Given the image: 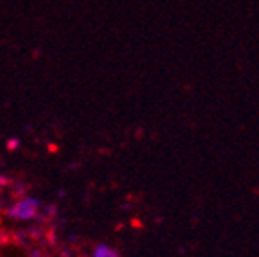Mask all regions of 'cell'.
I'll return each instance as SVG.
<instances>
[{"mask_svg": "<svg viewBox=\"0 0 259 257\" xmlns=\"http://www.w3.org/2000/svg\"><path fill=\"white\" fill-rule=\"evenodd\" d=\"M41 201L34 196H22L16 198L9 205L4 207V216L13 221H36L40 212Z\"/></svg>", "mask_w": 259, "mask_h": 257, "instance_id": "obj_1", "label": "cell"}, {"mask_svg": "<svg viewBox=\"0 0 259 257\" xmlns=\"http://www.w3.org/2000/svg\"><path fill=\"white\" fill-rule=\"evenodd\" d=\"M58 216V205L56 203H41L40 207V212H38L36 218V223L41 227L49 225V223H53Z\"/></svg>", "mask_w": 259, "mask_h": 257, "instance_id": "obj_2", "label": "cell"}, {"mask_svg": "<svg viewBox=\"0 0 259 257\" xmlns=\"http://www.w3.org/2000/svg\"><path fill=\"white\" fill-rule=\"evenodd\" d=\"M92 257H119V252L113 246H110L108 243H99L94 246Z\"/></svg>", "mask_w": 259, "mask_h": 257, "instance_id": "obj_3", "label": "cell"}, {"mask_svg": "<svg viewBox=\"0 0 259 257\" xmlns=\"http://www.w3.org/2000/svg\"><path fill=\"white\" fill-rule=\"evenodd\" d=\"M9 189H11L13 196H15V200H16V198L27 196L29 185L22 184V182H15V180H13V184H11V187H9Z\"/></svg>", "mask_w": 259, "mask_h": 257, "instance_id": "obj_4", "label": "cell"}, {"mask_svg": "<svg viewBox=\"0 0 259 257\" xmlns=\"http://www.w3.org/2000/svg\"><path fill=\"white\" fill-rule=\"evenodd\" d=\"M29 257H53L40 246H29Z\"/></svg>", "mask_w": 259, "mask_h": 257, "instance_id": "obj_5", "label": "cell"}, {"mask_svg": "<svg viewBox=\"0 0 259 257\" xmlns=\"http://www.w3.org/2000/svg\"><path fill=\"white\" fill-rule=\"evenodd\" d=\"M13 239H11V232H6V230L0 229V246H8L11 245Z\"/></svg>", "mask_w": 259, "mask_h": 257, "instance_id": "obj_6", "label": "cell"}, {"mask_svg": "<svg viewBox=\"0 0 259 257\" xmlns=\"http://www.w3.org/2000/svg\"><path fill=\"white\" fill-rule=\"evenodd\" d=\"M13 178H9L8 175L0 173V189H6V187H11Z\"/></svg>", "mask_w": 259, "mask_h": 257, "instance_id": "obj_7", "label": "cell"}, {"mask_svg": "<svg viewBox=\"0 0 259 257\" xmlns=\"http://www.w3.org/2000/svg\"><path fill=\"white\" fill-rule=\"evenodd\" d=\"M6 146H8L9 151H15V149L18 148V146H20V141H18V139H15V137H13V139H9L8 144H6Z\"/></svg>", "mask_w": 259, "mask_h": 257, "instance_id": "obj_8", "label": "cell"}, {"mask_svg": "<svg viewBox=\"0 0 259 257\" xmlns=\"http://www.w3.org/2000/svg\"><path fill=\"white\" fill-rule=\"evenodd\" d=\"M4 207H6V205H4V201H2V198H0V214L4 212Z\"/></svg>", "mask_w": 259, "mask_h": 257, "instance_id": "obj_9", "label": "cell"}]
</instances>
